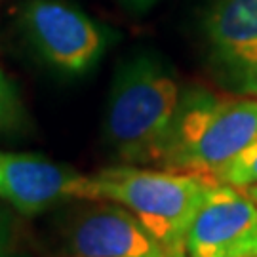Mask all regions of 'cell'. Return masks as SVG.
<instances>
[{
	"instance_id": "obj_1",
	"label": "cell",
	"mask_w": 257,
	"mask_h": 257,
	"mask_svg": "<svg viewBox=\"0 0 257 257\" xmlns=\"http://www.w3.org/2000/svg\"><path fill=\"white\" fill-rule=\"evenodd\" d=\"M257 141V97L189 86L181 92L158 168L211 177Z\"/></svg>"
},
{
	"instance_id": "obj_2",
	"label": "cell",
	"mask_w": 257,
	"mask_h": 257,
	"mask_svg": "<svg viewBox=\"0 0 257 257\" xmlns=\"http://www.w3.org/2000/svg\"><path fill=\"white\" fill-rule=\"evenodd\" d=\"M213 183L206 175L124 164L88 175V202L124 206L170 255L185 257L189 229Z\"/></svg>"
},
{
	"instance_id": "obj_3",
	"label": "cell",
	"mask_w": 257,
	"mask_h": 257,
	"mask_svg": "<svg viewBox=\"0 0 257 257\" xmlns=\"http://www.w3.org/2000/svg\"><path fill=\"white\" fill-rule=\"evenodd\" d=\"M181 92L174 69L156 55H138L118 71L107 109V136L128 166L158 168Z\"/></svg>"
},
{
	"instance_id": "obj_4",
	"label": "cell",
	"mask_w": 257,
	"mask_h": 257,
	"mask_svg": "<svg viewBox=\"0 0 257 257\" xmlns=\"http://www.w3.org/2000/svg\"><path fill=\"white\" fill-rule=\"evenodd\" d=\"M21 27L38 55L67 74L90 71L107 46L105 31L67 0H27Z\"/></svg>"
},
{
	"instance_id": "obj_5",
	"label": "cell",
	"mask_w": 257,
	"mask_h": 257,
	"mask_svg": "<svg viewBox=\"0 0 257 257\" xmlns=\"http://www.w3.org/2000/svg\"><path fill=\"white\" fill-rule=\"evenodd\" d=\"M204 37L211 73L221 88L257 97V0H211Z\"/></svg>"
},
{
	"instance_id": "obj_6",
	"label": "cell",
	"mask_w": 257,
	"mask_h": 257,
	"mask_svg": "<svg viewBox=\"0 0 257 257\" xmlns=\"http://www.w3.org/2000/svg\"><path fill=\"white\" fill-rule=\"evenodd\" d=\"M185 257H257V206L246 189L211 185L189 229Z\"/></svg>"
},
{
	"instance_id": "obj_7",
	"label": "cell",
	"mask_w": 257,
	"mask_h": 257,
	"mask_svg": "<svg viewBox=\"0 0 257 257\" xmlns=\"http://www.w3.org/2000/svg\"><path fill=\"white\" fill-rule=\"evenodd\" d=\"M0 198L25 215L65 200H88V175L46 156L0 151Z\"/></svg>"
},
{
	"instance_id": "obj_8",
	"label": "cell",
	"mask_w": 257,
	"mask_h": 257,
	"mask_svg": "<svg viewBox=\"0 0 257 257\" xmlns=\"http://www.w3.org/2000/svg\"><path fill=\"white\" fill-rule=\"evenodd\" d=\"M69 244L76 257H172L132 211L107 200L74 219Z\"/></svg>"
},
{
	"instance_id": "obj_9",
	"label": "cell",
	"mask_w": 257,
	"mask_h": 257,
	"mask_svg": "<svg viewBox=\"0 0 257 257\" xmlns=\"http://www.w3.org/2000/svg\"><path fill=\"white\" fill-rule=\"evenodd\" d=\"M211 177L217 183L230 185L236 189H249L257 185V141L219 168Z\"/></svg>"
},
{
	"instance_id": "obj_10",
	"label": "cell",
	"mask_w": 257,
	"mask_h": 257,
	"mask_svg": "<svg viewBox=\"0 0 257 257\" xmlns=\"http://www.w3.org/2000/svg\"><path fill=\"white\" fill-rule=\"evenodd\" d=\"M23 118V109L19 95L8 76L0 71V132H8L19 126Z\"/></svg>"
},
{
	"instance_id": "obj_11",
	"label": "cell",
	"mask_w": 257,
	"mask_h": 257,
	"mask_svg": "<svg viewBox=\"0 0 257 257\" xmlns=\"http://www.w3.org/2000/svg\"><path fill=\"white\" fill-rule=\"evenodd\" d=\"M120 2H124L126 6H130V8H138V10H145L149 8L155 0H120Z\"/></svg>"
},
{
	"instance_id": "obj_12",
	"label": "cell",
	"mask_w": 257,
	"mask_h": 257,
	"mask_svg": "<svg viewBox=\"0 0 257 257\" xmlns=\"http://www.w3.org/2000/svg\"><path fill=\"white\" fill-rule=\"evenodd\" d=\"M246 193L249 194V198L255 202V206H257V185H253V187H249V189H246Z\"/></svg>"
}]
</instances>
